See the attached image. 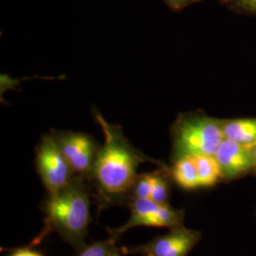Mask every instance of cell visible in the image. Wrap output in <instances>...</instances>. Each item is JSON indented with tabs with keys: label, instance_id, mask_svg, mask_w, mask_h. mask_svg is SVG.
<instances>
[{
	"label": "cell",
	"instance_id": "4fadbf2b",
	"mask_svg": "<svg viewBox=\"0 0 256 256\" xmlns=\"http://www.w3.org/2000/svg\"><path fill=\"white\" fill-rule=\"evenodd\" d=\"M154 183V174H144L138 176L134 185L131 189L132 198H150Z\"/></svg>",
	"mask_w": 256,
	"mask_h": 256
},
{
	"label": "cell",
	"instance_id": "277c9868",
	"mask_svg": "<svg viewBox=\"0 0 256 256\" xmlns=\"http://www.w3.org/2000/svg\"><path fill=\"white\" fill-rule=\"evenodd\" d=\"M37 167L50 194L62 190L72 180L74 170L52 136L44 138L37 148Z\"/></svg>",
	"mask_w": 256,
	"mask_h": 256
},
{
	"label": "cell",
	"instance_id": "5b68a950",
	"mask_svg": "<svg viewBox=\"0 0 256 256\" xmlns=\"http://www.w3.org/2000/svg\"><path fill=\"white\" fill-rule=\"evenodd\" d=\"M202 234L184 226L170 229L160 236L136 247H124V254L140 256H187L200 242Z\"/></svg>",
	"mask_w": 256,
	"mask_h": 256
},
{
	"label": "cell",
	"instance_id": "7a4b0ae2",
	"mask_svg": "<svg viewBox=\"0 0 256 256\" xmlns=\"http://www.w3.org/2000/svg\"><path fill=\"white\" fill-rule=\"evenodd\" d=\"M90 200L84 184L74 180L50 194L46 204V232H55L64 242L81 252L90 223Z\"/></svg>",
	"mask_w": 256,
	"mask_h": 256
},
{
	"label": "cell",
	"instance_id": "e0dca14e",
	"mask_svg": "<svg viewBox=\"0 0 256 256\" xmlns=\"http://www.w3.org/2000/svg\"><path fill=\"white\" fill-rule=\"evenodd\" d=\"M250 150H252V158H254V172L256 173V142L252 146H250Z\"/></svg>",
	"mask_w": 256,
	"mask_h": 256
},
{
	"label": "cell",
	"instance_id": "ac0fdd59",
	"mask_svg": "<svg viewBox=\"0 0 256 256\" xmlns=\"http://www.w3.org/2000/svg\"><path fill=\"white\" fill-rule=\"evenodd\" d=\"M170 1L173 2V3H176V4H182L185 2H188L189 0H170Z\"/></svg>",
	"mask_w": 256,
	"mask_h": 256
},
{
	"label": "cell",
	"instance_id": "6da1fadb",
	"mask_svg": "<svg viewBox=\"0 0 256 256\" xmlns=\"http://www.w3.org/2000/svg\"><path fill=\"white\" fill-rule=\"evenodd\" d=\"M98 119L104 133V144L97 154L92 172L102 192L117 198L131 192L138 176V165L146 156L134 150L102 117Z\"/></svg>",
	"mask_w": 256,
	"mask_h": 256
},
{
	"label": "cell",
	"instance_id": "8fae6325",
	"mask_svg": "<svg viewBox=\"0 0 256 256\" xmlns=\"http://www.w3.org/2000/svg\"><path fill=\"white\" fill-rule=\"evenodd\" d=\"M198 171V184L202 188L214 186L221 178L220 166L214 156H194Z\"/></svg>",
	"mask_w": 256,
	"mask_h": 256
},
{
	"label": "cell",
	"instance_id": "52a82bcc",
	"mask_svg": "<svg viewBox=\"0 0 256 256\" xmlns=\"http://www.w3.org/2000/svg\"><path fill=\"white\" fill-rule=\"evenodd\" d=\"M56 140L74 172L86 174L92 171L98 153L90 138L84 134L70 133L56 138Z\"/></svg>",
	"mask_w": 256,
	"mask_h": 256
},
{
	"label": "cell",
	"instance_id": "30bf717a",
	"mask_svg": "<svg viewBox=\"0 0 256 256\" xmlns=\"http://www.w3.org/2000/svg\"><path fill=\"white\" fill-rule=\"evenodd\" d=\"M172 174L174 182L184 190L200 188L196 166L194 156H184L176 160Z\"/></svg>",
	"mask_w": 256,
	"mask_h": 256
},
{
	"label": "cell",
	"instance_id": "8992f818",
	"mask_svg": "<svg viewBox=\"0 0 256 256\" xmlns=\"http://www.w3.org/2000/svg\"><path fill=\"white\" fill-rule=\"evenodd\" d=\"M221 178L234 180L254 170V158L250 146L224 138L214 153Z\"/></svg>",
	"mask_w": 256,
	"mask_h": 256
},
{
	"label": "cell",
	"instance_id": "9a60e30c",
	"mask_svg": "<svg viewBox=\"0 0 256 256\" xmlns=\"http://www.w3.org/2000/svg\"><path fill=\"white\" fill-rule=\"evenodd\" d=\"M44 256L42 254L34 250H30V248H18L16 250H14L10 256Z\"/></svg>",
	"mask_w": 256,
	"mask_h": 256
},
{
	"label": "cell",
	"instance_id": "5bb4252c",
	"mask_svg": "<svg viewBox=\"0 0 256 256\" xmlns=\"http://www.w3.org/2000/svg\"><path fill=\"white\" fill-rule=\"evenodd\" d=\"M168 198L169 185L166 180L160 174H154V183L150 198L160 205H165L168 204Z\"/></svg>",
	"mask_w": 256,
	"mask_h": 256
},
{
	"label": "cell",
	"instance_id": "7c38bea8",
	"mask_svg": "<svg viewBox=\"0 0 256 256\" xmlns=\"http://www.w3.org/2000/svg\"><path fill=\"white\" fill-rule=\"evenodd\" d=\"M115 238L110 236L104 241H97L86 245L80 252L79 256H124V247H118Z\"/></svg>",
	"mask_w": 256,
	"mask_h": 256
},
{
	"label": "cell",
	"instance_id": "2e32d148",
	"mask_svg": "<svg viewBox=\"0 0 256 256\" xmlns=\"http://www.w3.org/2000/svg\"><path fill=\"white\" fill-rule=\"evenodd\" d=\"M244 8L256 12V0H236Z\"/></svg>",
	"mask_w": 256,
	"mask_h": 256
},
{
	"label": "cell",
	"instance_id": "3957f363",
	"mask_svg": "<svg viewBox=\"0 0 256 256\" xmlns=\"http://www.w3.org/2000/svg\"><path fill=\"white\" fill-rule=\"evenodd\" d=\"M224 138L222 120L207 116L184 118L174 128L176 158L184 156H214Z\"/></svg>",
	"mask_w": 256,
	"mask_h": 256
},
{
	"label": "cell",
	"instance_id": "ba28073f",
	"mask_svg": "<svg viewBox=\"0 0 256 256\" xmlns=\"http://www.w3.org/2000/svg\"><path fill=\"white\" fill-rule=\"evenodd\" d=\"M224 138L241 146H250L256 142V118L222 120Z\"/></svg>",
	"mask_w": 256,
	"mask_h": 256
},
{
	"label": "cell",
	"instance_id": "9c48e42d",
	"mask_svg": "<svg viewBox=\"0 0 256 256\" xmlns=\"http://www.w3.org/2000/svg\"><path fill=\"white\" fill-rule=\"evenodd\" d=\"M144 227H166L174 229L183 226V212L172 208L169 204L162 205L158 210L148 214L140 222Z\"/></svg>",
	"mask_w": 256,
	"mask_h": 256
}]
</instances>
